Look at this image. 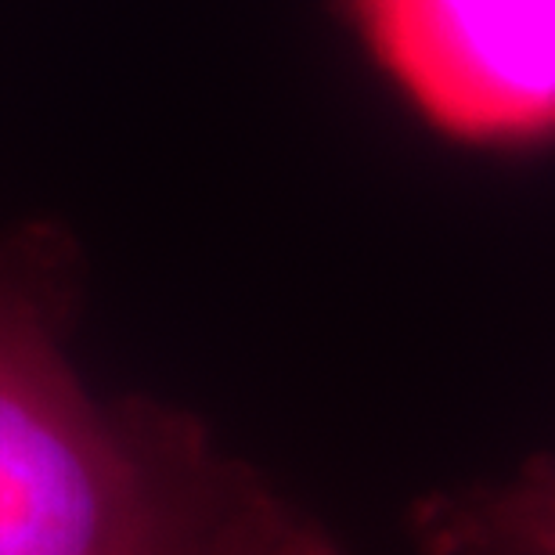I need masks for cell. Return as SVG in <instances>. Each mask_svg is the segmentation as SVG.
I'll return each instance as SVG.
<instances>
[{"mask_svg": "<svg viewBox=\"0 0 555 555\" xmlns=\"http://www.w3.org/2000/svg\"><path fill=\"white\" fill-rule=\"evenodd\" d=\"M80 299L69 231L0 235V555H343L195 412L91 390Z\"/></svg>", "mask_w": 555, "mask_h": 555, "instance_id": "cell-1", "label": "cell"}, {"mask_svg": "<svg viewBox=\"0 0 555 555\" xmlns=\"http://www.w3.org/2000/svg\"><path fill=\"white\" fill-rule=\"evenodd\" d=\"M397 116L443 152L555 159V0H325Z\"/></svg>", "mask_w": 555, "mask_h": 555, "instance_id": "cell-2", "label": "cell"}, {"mask_svg": "<svg viewBox=\"0 0 555 555\" xmlns=\"http://www.w3.org/2000/svg\"><path fill=\"white\" fill-rule=\"evenodd\" d=\"M418 555H555V459H534L513 480L429 494L412 505Z\"/></svg>", "mask_w": 555, "mask_h": 555, "instance_id": "cell-3", "label": "cell"}]
</instances>
